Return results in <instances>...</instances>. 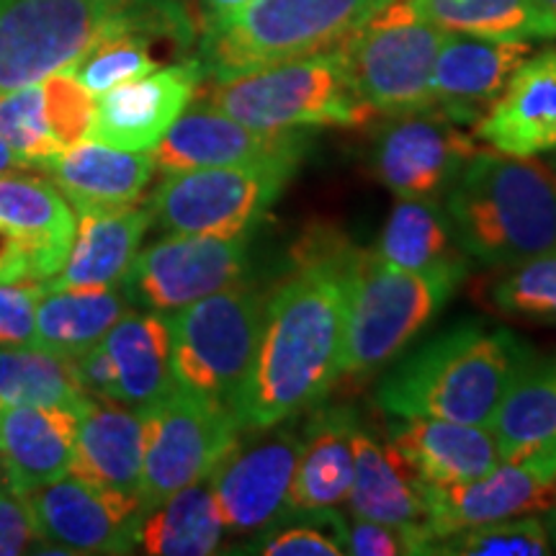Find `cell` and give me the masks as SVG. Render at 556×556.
Segmentation results:
<instances>
[{
    "label": "cell",
    "instance_id": "cell-1",
    "mask_svg": "<svg viewBox=\"0 0 556 556\" xmlns=\"http://www.w3.org/2000/svg\"><path fill=\"white\" fill-rule=\"evenodd\" d=\"M358 250L336 232H312L268 296L258 348L232 413L240 428L274 430L315 407L340 377L348 287Z\"/></svg>",
    "mask_w": 556,
    "mask_h": 556
},
{
    "label": "cell",
    "instance_id": "cell-33",
    "mask_svg": "<svg viewBox=\"0 0 556 556\" xmlns=\"http://www.w3.org/2000/svg\"><path fill=\"white\" fill-rule=\"evenodd\" d=\"M417 16L451 34L482 39H556V21L539 0H405Z\"/></svg>",
    "mask_w": 556,
    "mask_h": 556
},
{
    "label": "cell",
    "instance_id": "cell-11",
    "mask_svg": "<svg viewBox=\"0 0 556 556\" xmlns=\"http://www.w3.org/2000/svg\"><path fill=\"white\" fill-rule=\"evenodd\" d=\"M127 0H0V96L73 67Z\"/></svg>",
    "mask_w": 556,
    "mask_h": 556
},
{
    "label": "cell",
    "instance_id": "cell-44",
    "mask_svg": "<svg viewBox=\"0 0 556 556\" xmlns=\"http://www.w3.org/2000/svg\"><path fill=\"white\" fill-rule=\"evenodd\" d=\"M73 358L75 374H78L80 387L96 400H114L116 402V366L111 361L103 343L90 345L88 351L78 353Z\"/></svg>",
    "mask_w": 556,
    "mask_h": 556
},
{
    "label": "cell",
    "instance_id": "cell-43",
    "mask_svg": "<svg viewBox=\"0 0 556 556\" xmlns=\"http://www.w3.org/2000/svg\"><path fill=\"white\" fill-rule=\"evenodd\" d=\"M41 294L45 283L34 278L0 283V348H34Z\"/></svg>",
    "mask_w": 556,
    "mask_h": 556
},
{
    "label": "cell",
    "instance_id": "cell-32",
    "mask_svg": "<svg viewBox=\"0 0 556 556\" xmlns=\"http://www.w3.org/2000/svg\"><path fill=\"white\" fill-rule=\"evenodd\" d=\"M127 315V294L103 291H45L37 302L34 348L78 356L101 343L106 332Z\"/></svg>",
    "mask_w": 556,
    "mask_h": 556
},
{
    "label": "cell",
    "instance_id": "cell-6",
    "mask_svg": "<svg viewBox=\"0 0 556 556\" xmlns=\"http://www.w3.org/2000/svg\"><path fill=\"white\" fill-rule=\"evenodd\" d=\"M208 103L253 129L361 127L374 111L351 86L338 50L238 75L214 86Z\"/></svg>",
    "mask_w": 556,
    "mask_h": 556
},
{
    "label": "cell",
    "instance_id": "cell-5",
    "mask_svg": "<svg viewBox=\"0 0 556 556\" xmlns=\"http://www.w3.org/2000/svg\"><path fill=\"white\" fill-rule=\"evenodd\" d=\"M464 274V261L402 270L379 261L374 250H358L348 287L340 374H371L397 358L446 307Z\"/></svg>",
    "mask_w": 556,
    "mask_h": 556
},
{
    "label": "cell",
    "instance_id": "cell-24",
    "mask_svg": "<svg viewBox=\"0 0 556 556\" xmlns=\"http://www.w3.org/2000/svg\"><path fill=\"white\" fill-rule=\"evenodd\" d=\"M389 443L430 486L469 484L503 462L490 426L415 417L400 420Z\"/></svg>",
    "mask_w": 556,
    "mask_h": 556
},
{
    "label": "cell",
    "instance_id": "cell-34",
    "mask_svg": "<svg viewBox=\"0 0 556 556\" xmlns=\"http://www.w3.org/2000/svg\"><path fill=\"white\" fill-rule=\"evenodd\" d=\"M379 261L402 270H433L464 261L454 250V229L438 201L400 199L381 229Z\"/></svg>",
    "mask_w": 556,
    "mask_h": 556
},
{
    "label": "cell",
    "instance_id": "cell-10",
    "mask_svg": "<svg viewBox=\"0 0 556 556\" xmlns=\"http://www.w3.org/2000/svg\"><path fill=\"white\" fill-rule=\"evenodd\" d=\"M446 34L394 0L336 50L358 99L374 114L397 116L433 109L430 78Z\"/></svg>",
    "mask_w": 556,
    "mask_h": 556
},
{
    "label": "cell",
    "instance_id": "cell-8",
    "mask_svg": "<svg viewBox=\"0 0 556 556\" xmlns=\"http://www.w3.org/2000/svg\"><path fill=\"white\" fill-rule=\"evenodd\" d=\"M304 150L242 165L168 173L150 199V214L173 235L235 238L253 232L302 163Z\"/></svg>",
    "mask_w": 556,
    "mask_h": 556
},
{
    "label": "cell",
    "instance_id": "cell-13",
    "mask_svg": "<svg viewBox=\"0 0 556 556\" xmlns=\"http://www.w3.org/2000/svg\"><path fill=\"white\" fill-rule=\"evenodd\" d=\"M34 536L58 554H129L139 544L142 505L137 497L62 477L21 495Z\"/></svg>",
    "mask_w": 556,
    "mask_h": 556
},
{
    "label": "cell",
    "instance_id": "cell-31",
    "mask_svg": "<svg viewBox=\"0 0 556 556\" xmlns=\"http://www.w3.org/2000/svg\"><path fill=\"white\" fill-rule=\"evenodd\" d=\"M222 533L225 526L206 477L144 513L137 546L155 556H206L217 552Z\"/></svg>",
    "mask_w": 556,
    "mask_h": 556
},
{
    "label": "cell",
    "instance_id": "cell-30",
    "mask_svg": "<svg viewBox=\"0 0 556 556\" xmlns=\"http://www.w3.org/2000/svg\"><path fill=\"white\" fill-rule=\"evenodd\" d=\"M503 462H516L556 441V358L526 361L490 420Z\"/></svg>",
    "mask_w": 556,
    "mask_h": 556
},
{
    "label": "cell",
    "instance_id": "cell-2",
    "mask_svg": "<svg viewBox=\"0 0 556 556\" xmlns=\"http://www.w3.org/2000/svg\"><path fill=\"white\" fill-rule=\"evenodd\" d=\"M533 348L505 328L462 323L422 343L381 381L379 407L397 420L490 426Z\"/></svg>",
    "mask_w": 556,
    "mask_h": 556
},
{
    "label": "cell",
    "instance_id": "cell-45",
    "mask_svg": "<svg viewBox=\"0 0 556 556\" xmlns=\"http://www.w3.org/2000/svg\"><path fill=\"white\" fill-rule=\"evenodd\" d=\"M34 526L24 500L13 492H0V556L26 552L34 541Z\"/></svg>",
    "mask_w": 556,
    "mask_h": 556
},
{
    "label": "cell",
    "instance_id": "cell-20",
    "mask_svg": "<svg viewBox=\"0 0 556 556\" xmlns=\"http://www.w3.org/2000/svg\"><path fill=\"white\" fill-rule=\"evenodd\" d=\"M477 137L505 155L556 152V47L528 54L477 122Z\"/></svg>",
    "mask_w": 556,
    "mask_h": 556
},
{
    "label": "cell",
    "instance_id": "cell-47",
    "mask_svg": "<svg viewBox=\"0 0 556 556\" xmlns=\"http://www.w3.org/2000/svg\"><path fill=\"white\" fill-rule=\"evenodd\" d=\"M201 3H204L206 11V24H212V21L235 16V13L245 9L250 0H201Z\"/></svg>",
    "mask_w": 556,
    "mask_h": 556
},
{
    "label": "cell",
    "instance_id": "cell-49",
    "mask_svg": "<svg viewBox=\"0 0 556 556\" xmlns=\"http://www.w3.org/2000/svg\"><path fill=\"white\" fill-rule=\"evenodd\" d=\"M541 165H544L548 176H552V180L556 184V152H548V155L541 160Z\"/></svg>",
    "mask_w": 556,
    "mask_h": 556
},
{
    "label": "cell",
    "instance_id": "cell-3",
    "mask_svg": "<svg viewBox=\"0 0 556 556\" xmlns=\"http://www.w3.org/2000/svg\"><path fill=\"white\" fill-rule=\"evenodd\" d=\"M456 245L484 266H518L556 248V184L533 157L477 150L446 191Z\"/></svg>",
    "mask_w": 556,
    "mask_h": 556
},
{
    "label": "cell",
    "instance_id": "cell-36",
    "mask_svg": "<svg viewBox=\"0 0 556 556\" xmlns=\"http://www.w3.org/2000/svg\"><path fill=\"white\" fill-rule=\"evenodd\" d=\"M124 9L127 3L122 5L119 16L109 26V31L73 67H67L93 96L106 93L114 86L142 78L152 70L163 67V62L155 58L157 41L135 29Z\"/></svg>",
    "mask_w": 556,
    "mask_h": 556
},
{
    "label": "cell",
    "instance_id": "cell-28",
    "mask_svg": "<svg viewBox=\"0 0 556 556\" xmlns=\"http://www.w3.org/2000/svg\"><path fill=\"white\" fill-rule=\"evenodd\" d=\"M353 433L356 420L348 409H330L312 422L302 435L283 518L336 510L345 503L353 484Z\"/></svg>",
    "mask_w": 556,
    "mask_h": 556
},
{
    "label": "cell",
    "instance_id": "cell-16",
    "mask_svg": "<svg viewBox=\"0 0 556 556\" xmlns=\"http://www.w3.org/2000/svg\"><path fill=\"white\" fill-rule=\"evenodd\" d=\"M204 80L199 60L163 65L142 78L96 96L88 139L127 152H152L173 122L184 114Z\"/></svg>",
    "mask_w": 556,
    "mask_h": 556
},
{
    "label": "cell",
    "instance_id": "cell-17",
    "mask_svg": "<svg viewBox=\"0 0 556 556\" xmlns=\"http://www.w3.org/2000/svg\"><path fill=\"white\" fill-rule=\"evenodd\" d=\"M299 451L302 435L291 428L276 430L250 448H240V443L232 448V454L208 477L225 531H266L283 518Z\"/></svg>",
    "mask_w": 556,
    "mask_h": 556
},
{
    "label": "cell",
    "instance_id": "cell-48",
    "mask_svg": "<svg viewBox=\"0 0 556 556\" xmlns=\"http://www.w3.org/2000/svg\"><path fill=\"white\" fill-rule=\"evenodd\" d=\"M13 170H29V165H26V160L16 155V152H13L9 144L0 139V176H3V173H13Z\"/></svg>",
    "mask_w": 556,
    "mask_h": 556
},
{
    "label": "cell",
    "instance_id": "cell-26",
    "mask_svg": "<svg viewBox=\"0 0 556 556\" xmlns=\"http://www.w3.org/2000/svg\"><path fill=\"white\" fill-rule=\"evenodd\" d=\"M70 477L139 500L142 420L137 409L90 397L78 417Z\"/></svg>",
    "mask_w": 556,
    "mask_h": 556
},
{
    "label": "cell",
    "instance_id": "cell-52",
    "mask_svg": "<svg viewBox=\"0 0 556 556\" xmlns=\"http://www.w3.org/2000/svg\"><path fill=\"white\" fill-rule=\"evenodd\" d=\"M0 479H3V467H0Z\"/></svg>",
    "mask_w": 556,
    "mask_h": 556
},
{
    "label": "cell",
    "instance_id": "cell-42",
    "mask_svg": "<svg viewBox=\"0 0 556 556\" xmlns=\"http://www.w3.org/2000/svg\"><path fill=\"white\" fill-rule=\"evenodd\" d=\"M433 546L435 539L428 528L389 526L364 518L353 520L345 536V554L353 556L433 554Z\"/></svg>",
    "mask_w": 556,
    "mask_h": 556
},
{
    "label": "cell",
    "instance_id": "cell-50",
    "mask_svg": "<svg viewBox=\"0 0 556 556\" xmlns=\"http://www.w3.org/2000/svg\"><path fill=\"white\" fill-rule=\"evenodd\" d=\"M546 528H548V539H552V546L556 548V507H552V516L546 520Z\"/></svg>",
    "mask_w": 556,
    "mask_h": 556
},
{
    "label": "cell",
    "instance_id": "cell-38",
    "mask_svg": "<svg viewBox=\"0 0 556 556\" xmlns=\"http://www.w3.org/2000/svg\"><path fill=\"white\" fill-rule=\"evenodd\" d=\"M0 139L24 157L29 168H47V163L62 152L47 124L41 83L0 96Z\"/></svg>",
    "mask_w": 556,
    "mask_h": 556
},
{
    "label": "cell",
    "instance_id": "cell-19",
    "mask_svg": "<svg viewBox=\"0 0 556 556\" xmlns=\"http://www.w3.org/2000/svg\"><path fill=\"white\" fill-rule=\"evenodd\" d=\"M533 47L528 41L446 34L433 65V109L456 124H477Z\"/></svg>",
    "mask_w": 556,
    "mask_h": 556
},
{
    "label": "cell",
    "instance_id": "cell-21",
    "mask_svg": "<svg viewBox=\"0 0 556 556\" xmlns=\"http://www.w3.org/2000/svg\"><path fill=\"white\" fill-rule=\"evenodd\" d=\"M78 417L67 407L0 405V467L13 495L70 475Z\"/></svg>",
    "mask_w": 556,
    "mask_h": 556
},
{
    "label": "cell",
    "instance_id": "cell-35",
    "mask_svg": "<svg viewBox=\"0 0 556 556\" xmlns=\"http://www.w3.org/2000/svg\"><path fill=\"white\" fill-rule=\"evenodd\" d=\"M90 394L73 358L45 348H0V405L67 407L83 413Z\"/></svg>",
    "mask_w": 556,
    "mask_h": 556
},
{
    "label": "cell",
    "instance_id": "cell-37",
    "mask_svg": "<svg viewBox=\"0 0 556 556\" xmlns=\"http://www.w3.org/2000/svg\"><path fill=\"white\" fill-rule=\"evenodd\" d=\"M433 554L458 556H546L552 554L548 528L539 516L495 520L435 541Z\"/></svg>",
    "mask_w": 556,
    "mask_h": 556
},
{
    "label": "cell",
    "instance_id": "cell-41",
    "mask_svg": "<svg viewBox=\"0 0 556 556\" xmlns=\"http://www.w3.org/2000/svg\"><path fill=\"white\" fill-rule=\"evenodd\" d=\"M45 93V114L52 137L62 150L88 139L90 124L96 114V96L75 78L73 70H58L41 80Z\"/></svg>",
    "mask_w": 556,
    "mask_h": 556
},
{
    "label": "cell",
    "instance_id": "cell-29",
    "mask_svg": "<svg viewBox=\"0 0 556 556\" xmlns=\"http://www.w3.org/2000/svg\"><path fill=\"white\" fill-rule=\"evenodd\" d=\"M116 366V402L142 409L176 387L170 328L163 315H124L101 340Z\"/></svg>",
    "mask_w": 556,
    "mask_h": 556
},
{
    "label": "cell",
    "instance_id": "cell-15",
    "mask_svg": "<svg viewBox=\"0 0 556 556\" xmlns=\"http://www.w3.org/2000/svg\"><path fill=\"white\" fill-rule=\"evenodd\" d=\"M479 148L438 109L397 114L379 131L374 173L397 199L438 201Z\"/></svg>",
    "mask_w": 556,
    "mask_h": 556
},
{
    "label": "cell",
    "instance_id": "cell-7",
    "mask_svg": "<svg viewBox=\"0 0 556 556\" xmlns=\"http://www.w3.org/2000/svg\"><path fill=\"white\" fill-rule=\"evenodd\" d=\"M266 307V291L238 281L170 312L176 384L232 407L253 364Z\"/></svg>",
    "mask_w": 556,
    "mask_h": 556
},
{
    "label": "cell",
    "instance_id": "cell-14",
    "mask_svg": "<svg viewBox=\"0 0 556 556\" xmlns=\"http://www.w3.org/2000/svg\"><path fill=\"white\" fill-rule=\"evenodd\" d=\"M556 507V441L469 484H428V528L435 541L495 520L536 516Z\"/></svg>",
    "mask_w": 556,
    "mask_h": 556
},
{
    "label": "cell",
    "instance_id": "cell-9",
    "mask_svg": "<svg viewBox=\"0 0 556 556\" xmlns=\"http://www.w3.org/2000/svg\"><path fill=\"white\" fill-rule=\"evenodd\" d=\"M137 413L142 420L139 505L144 513L184 486L212 477L238 446L242 430L227 402L178 384Z\"/></svg>",
    "mask_w": 556,
    "mask_h": 556
},
{
    "label": "cell",
    "instance_id": "cell-12",
    "mask_svg": "<svg viewBox=\"0 0 556 556\" xmlns=\"http://www.w3.org/2000/svg\"><path fill=\"white\" fill-rule=\"evenodd\" d=\"M250 232L235 238L173 235L144 248L122 278L131 302L155 312H176L242 281Z\"/></svg>",
    "mask_w": 556,
    "mask_h": 556
},
{
    "label": "cell",
    "instance_id": "cell-27",
    "mask_svg": "<svg viewBox=\"0 0 556 556\" xmlns=\"http://www.w3.org/2000/svg\"><path fill=\"white\" fill-rule=\"evenodd\" d=\"M348 503L356 518L428 528V484L392 443H379L358 428L353 433V484Z\"/></svg>",
    "mask_w": 556,
    "mask_h": 556
},
{
    "label": "cell",
    "instance_id": "cell-46",
    "mask_svg": "<svg viewBox=\"0 0 556 556\" xmlns=\"http://www.w3.org/2000/svg\"><path fill=\"white\" fill-rule=\"evenodd\" d=\"M24 278H31L24 240L0 222V283L24 281Z\"/></svg>",
    "mask_w": 556,
    "mask_h": 556
},
{
    "label": "cell",
    "instance_id": "cell-4",
    "mask_svg": "<svg viewBox=\"0 0 556 556\" xmlns=\"http://www.w3.org/2000/svg\"><path fill=\"white\" fill-rule=\"evenodd\" d=\"M394 0H250L204 26L199 62L214 83L328 52Z\"/></svg>",
    "mask_w": 556,
    "mask_h": 556
},
{
    "label": "cell",
    "instance_id": "cell-40",
    "mask_svg": "<svg viewBox=\"0 0 556 556\" xmlns=\"http://www.w3.org/2000/svg\"><path fill=\"white\" fill-rule=\"evenodd\" d=\"M307 523L268 526L261 536L250 544V554L263 556H340L345 554L348 526L336 510L312 513Z\"/></svg>",
    "mask_w": 556,
    "mask_h": 556
},
{
    "label": "cell",
    "instance_id": "cell-23",
    "mask_svg": "<svg viewBox=\"0 0 556 556\" xmlns=\"http://www.w3.org/2000/svg\"><path fill=\"white\" fill-rule=\"evenodd\" d=\"M45 170L75 212L124 208L142 201L155 173V160L148 152H127L83 139L58 152Z\"/></svg>",
    "mask_w": 556,
    "mask_h": 556
},
{
    "label": "cell",
    "instance_id": "cell-18",
    "mask_svg": "<svg viewBox=\"0 0 556 556\" xmlns=\"http://www.w3.org/2000/svg\"><path fill=\"white\" fill-rule=\"evenodd\" d=\"M309 139L299 129H253L214 106L184 111L150 152L155 168L165 173L225 168L281 152L307 150Z\"/></svg>",
    "mask_w": 556,
    "mask_h": 556
},
{
    "label": "cell",
    "instance_id": "cell-51",
    "mask_svg": "<svg viewBox=\"0 0 556 556\" xmlns=\"http://www.w3.org/2000/svg\"><path fill=\"white\" fill-rule=\"evenodd\" d=\"M539 3H541V9H544L548 16L556 21V0H539Z\"/></svg>",
    "mask_w": 556,
    "mask_h": 556
},
{
    "label": "cell",
    "instance_id": "cell-25",
    "mask_svg": "<svg viewBox=\"0 0 556 556\" xmlns=\"http://www.w3.org/2000/svg\"><path fill=\"white\" fill-rule=\"evenodd\" d=\"M0 222L24 240L29 276L47 281L65 266L78 217L52 180L13 170L0 176Z\"/></svg>",
    "mask_w": 556,
    "mask_h": 556
},
{
    "label": "cell",
    "instance_id": "cell-39",
    "mask_svg": "<svg viewBox=\"0 0 556 556\" xmlns=\"http://www.w3.org/2000/svg\"><path fill=\"white\" fill-rule=\"evenodd\" d=\"M492 302L505 315L556 325V248L513 266L492 289Z\"/></svg>",
    "mask_w": 556,
    "mask_h": 556
},
{
    "label": "cell",
    "instance_id": "cell-22",
    "mask_svg": "<svg viewBox=\"0 0 556 556\" xmlns=\"http://www.w3.org/2000/svg\"><path fill=\"white\" fill-rule=\"evenodd\" d=\"M65 266L47 278L45 291L116 289L137 258L152 214L150 208H83Z\"/></svg>",
    "mask_w": 556,
    "mask_h": 556
}]
</instances>
